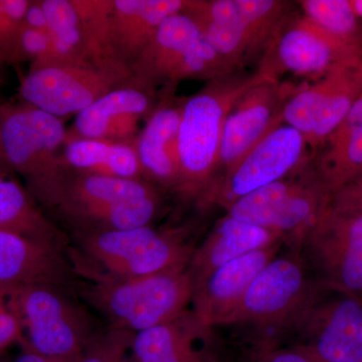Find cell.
Instances as JSON below:
<instances>
[{
    "label": "cell",
    "mask_w": 362,
    "mask_h": 362,
    "mask_svg": "<svg viewBox=\"0 0 362 362\" xmlns=\"http://www.w3.org/2000/svg\"><path fill=\"white\" fill-rule=\"evenodd\" d=\"M156 194V188L144 180L71 173L66 169L35 199L56 209L73 233H93L150 225L156 207L147 197Z\"/></svg>",
    "instance_id": "6da1fadb"
},
{
    "label": "cell",
    "mask_w": 362,
    "mask_h": 362,
    "mask_svg": "<svg viewBox=\"0 0 362 362\" xmlns=\"http://www.w3.org/2000/svg\"><path fill=\"white\" fill-rule=\"evenodd\" d=\"M69 249L82 280H123L187 267L195 247L181 230L151 226L125 230L73 233Z\"/></svg>",
    "instance_id": "7a4b0ae2"
},
{
    "label": "cell",
    "mask_w": 362,
    "mask_h": 362,
    "mask_svg": "<svg viewBox=\"0 0 362 362\" xmlns=\"http://www.w3.org/2000/svg\"><path fill=\"white\" fill-rule=\"evenodd\" d=\"M264 78L258 71L252 74L235 71L211 81L183 103L178 134L180 194L204 201L218 173L226 116L237 100Z\"/></svg>",
    "instance_id": "3957f363"
},
{
    "label": "cell",
    "mask_w": 362,
    "mask_h": 362,
    "mask_svg": "<svg viewBox=\"0 0 362 362\" xmlns=\"http://www.w3.org/2000/svg\"><path fill=\"white\" fill-rule=\"evenodd\" d=\"M187 267L123 280H82L77 291L102 314L109 328L135 334L188 313L194 285Z\"/></svg>",
    "instance_id": "277c9868"
},
{
    "label": "cell",
    "mask_w": 362,
    "mask_h": 362,
    "mask_svg": "<svg viewBox=\"0 0 362 362\" xmlns=\"http://www.w3.org/2000/svg\"><path fill=\"white\" fill-rule=\"evenodd\" d=\"M0 297L21 324V346L40 356L78 361L102 331L71 296V290L66 288L47 284L9 286L0 288Z\"/></svg>",
    "instance_id": "5b68a950"
},
{
    "label": "cell",
    "mask_w": 362,
    "mask_h": 362,
    "mask_svg": "<svg viewBox=\"0 0 362 362\" xmlns=\"http://www.w3.org/2000/svg\"><path fill=\"white\" fill-rule=\"evenodd\" d=\"M287 7L280 0H185L183 13L214 51L240 70L265 52L287 18Z\"/></svg>",
    "instance_id": "8992f818"
},
{
    "label": "cell",
    "mask_w": 362,
    "mask_h": 362,
    "mask_svg": "<svg viewBox=\"0 0 362 362\" xmlns=\"http://www.w3.org/2000/svg\"><path fill=\"white\" fill-rule=\"evenodd\" d=\"M130 71L137 85L149 90L183 81L211 82L238 71L214 51L183 11L163 21Z\"/></svg>",
    "instance_id": "52a82bcc"
},
{
    "label": "cell",
    "mask_w": 362,
    "mask_h": 362,
    "mask_svg": "<svg viewBox=\"0 0 362 362\" xmlns=\"http://www.w3.org/2000/svg\"><path fill=\"white\" fill-rule=\"evenodd\" d=\"M335 197L305 235L300 252L324 282L354 294L362 292V206L351 192Z\"/></svg>",
    "instance_id": "ba28073f"
},
{
    "label": "cell",
    "mask_w": 362,
    "mask_h": 362,
    "mask_svg": "<svg viewBox=\"0 0 362 362\" xmlns=\"http://www.w3.org/2000/svg\"><path fill=\"white\" fill-rule=\"evenodd\" d=\"M308 165L309 161L287 177L240 197L226 207V214L278 233L300 251L331 194Z\"/></svg>",
    "instance_id": "9c48e42d"
},
{
    "label": "cell",
    "mask_w": 362,
    "mask_h": 362,
    "mask_svg": "<svg viewBox=\"0 0 362 362\" xmlns=\"http://www.w3.org/2000/svg\"><path fill=\"white\" fill-rule=\"evenodd\" d=\"M4 156L26 181L33 199L66 170L59 151L66 141L61 118L25 103L0 106Z\"/></svg>",
    "instance_id": "30bf717a"
},
{
    "label": "cell",
    "mask_w": 362,
    "mask_h": 362,
    "mask_svg": "<svg viewBox=\"0 0 362 362\" xmlns=\"http://www.w3.org/2000/svg\"><path fill=\"white\" fill-rule=\"evenodd\" d=\"M317 292L299 250L276 256L252 281L221 325L247 324L291 330Z\"/></svg>",
    "instance_id": "8fae6325"
},
{
    "label": "cell",
    "mask_w": 362,
    "mask_h": 362,
    "mask_svg": "<svg viewBox=\"0 0 362 362\" xmlns=\"http://www.w3.org/2000/svg\"><path fill=\"white\" fill-rule=\"evenodd\" d=\"M128 86L138 85L125 66L56 65L30 70L20 92L25 103L61 118Z\"/></svg>",
    "instance_id": "7c38bea8"
},
{
    "label": "cell",
    "mask_w": 362,
    "mask_h": 362,
    "mask_svg": "<svg viewBox=\"0 0 362 362\" xmlns=\"http://www.w3.org/2000/svg\"><path fill=\"white\" fill-rule=\"evenodd\" d=\"M361 52L362 47L332 37L304 16L287 18L262 56L258 71L278 81L283 74L317 81L359 58Z\"/></svg>",
    "instance_id": "4fadbf2b"
},
{
    "label": "cell",
    "mask_w": 362,
    "mask_h": 362,
    "mask_svg": "<svg viewBox=\"0 0 362 362\" xmlns=\"http://www.w3.org/2000/svg\"><path fill=\"white\" fill-rule=\"evenodd\" d=\"M361 95V56L337 66L313 85L298 88L283 106L281 121L299 131L314 151Z\"/></svg>",
    "instance_id": "5bb4252c"
},
{
    "label": "cell",
    "mask_w": 362,
    "mask_h": 362,
    "mask_svg": "<svg viewBox=\"0 0 362 362\" xmlns=\"http://www.w3.org/2000/svg\"><path fill=\"white\" fill-rule=\"evenodd\" d=\"M308 148L299 131L278 124L235 168L214 182L202 204L226 209L240 197L287 177L309 161Z\"/></svg>",
    "instance_id": "9a60e30c"
},
{
    "label": "cell",
    "mask_w": 362,
    "mask_h": 362,
    "mask_svg": "<svg viewBox=\"0 0 362 362\" xmlns=\"http://www.w3.org/2000/svg\"><path fill=\"white\" fill-rule=\"evenodd\" d=\"M296 90L291 84L265 77L237 100L223 126L218 170H223V175L230 173L250 150L282 123L281 111Z\"/></svg>",
    "instance_id": "2e32d148"
},
{
    "label": "cell",
    "mask_w": 362,
    "mask_h": 362,
    "mask_svg": "<svg viewBox=\"0 0 362 362\" xmlns=\"http://www.w3.org/2000/svg\"><path fill=\"white\" fill-rule=\"evenodd\" d=\"M321 362H362V306L354 297L321 303L318 293L291 329Z\"/></svg>",
    "instance_id": "e0dca14e"
},
{
    "label": "cell",
    "mask_w": 362,
    "mask_h": 362,
    "mask_svg": "<svg viewBox=\"0 0 362 362\" xmlns=\"http://www.w3.org/2000/svg\"><path fill=\"white\" fill-rule=\"evenodd\" d=\"M81 281L68 252L0 228V288L47 284L77 291Z\"/></svg>",
    "instance_id": "ac0fdd59"
},
{
    "label": "cell",
    "mask_w": 362,
    "mask_h": 362,
    "mask_svg": "<svg viewBox=\"0 0 362 362\" xmlns=\"http://www.w3.org/2000/svg\"><path fill=\"white\" fill-rule=\"evenodd\" d=\"M283 243L257 250L216 269L195 288L192 316L206 332L223 324L246 294L252 281L278 256Z\"/></svg>",
    "instance_id": "d6986e66"
},
{
    "label": "cell",
    "mask_w": 362,
    "mask_h": 362,
    "mask_svg": "<svg viewBox=\"0 0 362 362\" xmlns=\"http://www.w3.org/2000/svg\"><path fill=\"white\" fill-rule=\"evenodd\" d=\"M152 90L128 86L112 90L77 114L75 137L71 139L127 143L137 131L140 119L151 107Z\"/></svg>",
    "instance_id": "ffe728a7"
},
{
    "label": "cell",
    "mask_w": 362,
    "mask_h": 362,
    "mask_svg": "<svg viewBox=\"0 0 362 362\" xmlns=\"http://www.w3.org/2000/svg\"><path fill=\"white\" fill-rule=\"evenodd\" d=\"M185 6V0H113L110 40L117 61L130 69L163 21Z\"/></svg>",
    "instance_id": "44dd1931"
},
{
    "label": "cell",
    "mask_w": 362,
    "mask_h": 362,
    "mask_svg": "<svg viewBox=\"0 0 362 362\" xmlns=\"http://www.w3.org/2000/svg\"><path fill=\"white\" fill-rule=\"evenodd\" d=\"M278 233L235 220L226 214L199 247H195L187 270L194 289L216 269L249 252L284 242Z\"/></svg>",
    "instance_id": "7402d4cb"
},
{
    "label": "cell",
    "mask_w": 362,
    "mask_h": 362,
    "mask_svg": "<svg viewBox=\"0 0 362 362\" xmlns=\"http://www.w3.org/2000/svg\"><path fill=\"white\" fill-rule=\"evenodd\" d=\"M182 105H164L154 111L134 145L143 175L177 192L180 185L178 134Z\"/></svg>",
    "instance_id": "603a6c76"
},
{
    "label": "cell",
    "mask_w": 362,
    "mask_h": 362,
    "mask_svg": "<svg viewBox=\"0 0 362 362\" xmlns=\"http://www.w3.org/2000/svg\"><path fill=\"white\" fill-rule=\"evenodd\" d=\"M317 149L314 171L330 194L362 175V95Z\"/></svg>",
    "instance_id": "cb8c5ba5"
},
{
    "label": "cell",
    "mask_w": 362,
    "mask_h": 362,
    "mask_svg": "<svg viewBox=\"0 0 362 362\" xmlns=\"http://www.w3.org/2000/svg\"><path fill=\"white\" fill-rule=\"evenodd\" d=\"M206 333L188 312L175 322L133 334L131 359L132 362H206L197 349V338Z\"/></svg>",
    "instance_id": "d4e9b609"
},
{
    "label": "cell",
    "mask_w": 362,
    "mask_h": 362,
    "mask_svg": "<svg viewBox=\"0 0 362 362\" xmlns=\"http://www.w3.org/2000/svg\"><path fill=\"white\" fill-rule=\"evenodd\" d=\"M0 228L68 252L69 240L40 211L20 183L0 175Z\"/></svg>",
    "instance_id": "484cf974"
},
{
    "label": "cell",
    "mask_w": 362,
    "mask_h": 362,
    "mask_svg": "<svg viewBox=\"0 0 362 362\" xmlns=\"http://www.w3.org/2000/svg\"><path fill=\"white\" fill-rule=\"evenodd\" d=\"M65 162L77 173L144 180L134 145L99 140H69L65 148Z\"/></svg>",
    "instance_id": "4316f807"
},
{
    "label": "cell",
    "mask_w": 362,
    "mask_h": 362,
    "mask_svg": "<svg viewBox=\"0 0 362 362\" xmlns=\"http://www.w3.org/2000/svg\"><path fill=\"white\" fill-rule=\"evenodd\" d=\"M71 1L78 13L90 61L98 66H124L117 61L111 47L110 18L113 0Z\"/></svg>",
    "instance_id": "83f0119b"
},
{
    "label": "cell",
    "mask_w": 362,
    "mask_h": 362,
    "mask_svg": "<svg viewBox=\"0 0 362 362\" xmlns=\"http://www.w3.org/2000/svg\"><path fill=\"white\" fill-rule=\"evenodd\" d=\"M305 18L332 37L362 47L358 37V16L347 0H301L298 1Z\"/></svg>",
    "instance_id": "f1b7e54d"
},
{
    "label": "cell",
    "mask_w": 362,
    "mask_h": 362,
    "mask_svg": "<svg viewBox=\"0 0 362 362\" xmlns=\"http://www.w3.org/2000/svg\"><path fill=\"white\" fill-rule=\"evenodd\" d=\"M28 0H0V63H18L21 30L25 23Z\"/></svg>",
    "instance_id": "f546056e"
},
{
    "label": "cell",
    "mask_w": 362,
    "mask_h": 362,
    "mask_svg": "<svg viewBox=\"0 0 362 362\" xmlns=\"http://www.w3.org/2000/svg\"><path fill=\"white\" fill-rule=\"evenodd\" d=\"M133 333L108 328L102 330L78 356L77 362H132Z\"/></svg>",
    "instance_id": "4dcf8cb0"
},
{
    "label": "cell",
    "mask_w": 362,
    "mask_h": 362,
    "mask_svg": "<svg viewBox=\"0 0 362 362\" xmlns=\"http://www.w3.org/2000/svg\"><path fill=\"white\" fill-rule=\"evenodd\" d=\"M14 343L23 345V337L18 318L0 297V356Z\"/></svg>",
    "instance_id": "1f68e13d"
},
{
    "label": "cell",
    "mask_w": 362,
    "mask_h": 362,
    "mask_svg": "<svg viewBox=\"0 0 362 362\" xmlns=\"http://www.w3.org/2000/svg\"><path fill=\"white\" fill-rule=\"evenodd\" d=\"M257 362H321L311 354L293 346L290 349H265Z\"/></svg>",
    "instance_id": "d6a6232c"
},
{
    "label": "cell",
    "mask_w": 362,
    "mask_h": 362,
    "mask_svg": "<svg viewBox=\"0 0 362 362\" xmlns=\"http://www.w3.org/2000/svg\"><path fill=\"white\" fill-rule=\"evenodd\" d=\"M4 362H77L70 361H61V359H52L49 357L40 356L37 352L33 351L23 347V350L13 357V358L9 359V361H4Z\"/></svg>",
    "instance_id": "836d02e7"
},
{
    "label": "cell",
    "mask_w": 362,
    "mask_h": 362,
    "mask_svg": "<svg viewBox=\"0 0 362 362\" xmlns=\"http://www.w3.org/2000/svg\"><path fill=\"white\" fill-rule=\"evenodd\" d=\"M13 173L9 166L6 157L4 156V147H2L1 133H0V175L9 176V173Z\"/></svg>",
    "instance_id": "e575fe53"
},
{
    "label": "cell",
    "mask_w": 362,
    "mask_h": 362,
    "mask_svg": "<svg viewBox=\"0 0 362 362\" xmlns=\"http://www.w3.org/2000/svg\"><path fill=\"white\" fill-rule=\"evenodd\" d=\"M352 7H354V13L358 18H362V0H354L351 1Z\"/></svg>",
    "instance_id": "d590c367"
},
{
    "label": "cell",
    "mask_w": 362,
    "mask_h": 362,
    "mask_svg": "<svg viewBox=\"0 0 362 362\" xmlns=\"http://www.w3.org/2000/svg\"><path fill=\"white\" fill-rule=\"evenodd\" d=\"M352 194H354V197H356L357 201L361 202V206H362V194H361V192H357V194H356H356H354V192H352Z\"/></svg>",
    "instance_id": "8d00e7d4"
},
{
    "label": "cell",
    "mask_w": 362,
    "mask_h": 362,
    "mask_svg": "<svg viewBox=\"0 0 362 362\" xmlns=\"http://www.w3.org/2000/svg\"><path fill=\"white\" fill-rule=\"evenodd\" d=\"M0 362H4V359H2V356H0Z\"/></svg>",
    "instance_id": "74e56055"
},
{
    "label": "cell",
    "mask_w": 362,
    "mask_h": 362,
    "mask_svg": "<svg viewBox=\"0 0 362 362\" xmlns=\"http://www.w3.org/2000/svg\"><path fill=\"white\" fill-rule=\"evenodd\" d=\"M1 64H2V63H0V66H1Z\"/></svg>",
    "instance_id": "f35d334b"
},
{
    "label": "cell",
    "mask_w": 362,
    "mask_h": 362,
    "mask_svg": "<svg viewBox=\"0 0 362 362\" xmlns=\"http://www.w3.org/2000/svg\"><path fill=\"white\" fill-rule=\"evenodd\" d=\"M361 61H362V57H361Z\"/></svg>",
    "instance_id": "ab89813d"
}]
</instances>
